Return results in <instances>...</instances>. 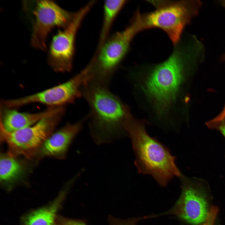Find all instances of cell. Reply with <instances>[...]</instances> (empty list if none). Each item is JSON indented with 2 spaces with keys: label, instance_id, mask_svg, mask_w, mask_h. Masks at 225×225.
Returning <instances> with one entry per match:
<instances>
[{
  "label": "cell",
  "instance_id": "ba28073f",
  "mask_svg": "<svg viewBox=\"0 0 225 225\" xmlns=\"http://www.w3.org/2000/svg\"><path fill=\"white\" fill-rule=\"evenodd\" d=\"M91 78L87 66L67 81L48 89L18 98L2 99L4 106L13 108L32 103L45 104L48 107L65 106L74 102L82 97V89Z\"/></svg>",
  "mask_w": 225,
  "mask_h": 225
},
{
  "label": "cell",
  "instance_id": "5b68a950",
  "mask_svg": "<svg viewBox=\"0 0 225 225\" xmlns=\"http://www.w3.org/2000/svg\"><path fill=\"white\" fill-rule=\"evenodd\" d=\"M65 111V106L55 107L34 125L13 132L6 130L0 122V140L7 144L8 153L15 157H32L53 133Z\"/></svg>",
  "mask_w": 225,
  "mask_h": 225
},
{
  "label": "cell",
  "instance_id": "3957f363",
  "mask_svg": "<svg viewBox=\"0 0 225 225\" xmlns=\"http://www.w3.org/2000/svg\"><path fill=\"white\" fill-rule=\"evenodd\" d=\"M147 125L144 118H136L131 110L128 112L125 130L131 140L134 163L138 172L151 175L160 186L164 187L173 178H179L182 174L176 164V157L165 145L148 134Z\"/></svg>",
  "mask_w": 225,
  "mask_h": 225
},
{
  "label": "cell",
  "instance_id": "8992f818",
  "mask_svg": "<svg viewBox=\"0 0 225 225\" xmlns=\"http://www.w3.org/2000/svg\"><path fill=\"white\" fill-rule=\"evenodd\" d=\"M138 32L135 23L131 20L124 29L108 38L101 48L95 51L88 63L93 80L108 87L128 53L132 40Z\"/></svg>",
  "mask_w": 225,
  "mask_h": 225
},
{
  "label": "cell",
  "instance_id": "9a60e30c",
  "mask_svg": "<svg viewBox=\"0 0 225 225\" xmlns=\"http://www.w3.org/2000/svg\"><path fill=\"white\" fill-rule=\"evenodd\" d=\"M124 0H107L103 4V16L98 47V50L108 38V35L115 18L127 3Z\"/></svg>",
  "mask_w": 225,
  "mask_h": 225
},
{
  "label": "cell",
  "instance_id": "7c38bea8",
  "mask_svg": "<svg viewBox=\"0 0 225 225\" xmlns=\"http://www.w3.org/2000/svg\"><path fill=\"white\" fill-rule=\"evenodd\" d=\"M55 107L34 113L21 112L0 104V122L5 129L13 132L32 126L51 112Z\"/></svg>",
  "mask_w": 225,
  "mask_h": 225
},
{
  "label": "cell",
  "instance_id": "d6986e66",
  "mask_svg": "<svg viewBox=\"0 0 225 225\" xmlns=\"http://www.w3.org/2000/svg\"><path fill=\"white\" fill-rule=\"evenodd\" d=\"M220 3L223 7L225 8V0L220 1Z\"/></svg>",
  "mask_w": 225,
  "mask_h": 225
},
{
  "label": "cell",
  "instance_id": "2e32d148",
  "mask_svg": "<svg viewBox=\"0 0 225 225\" xmlns=\"http://www.w3.org/2000/svg\"><path fill=\"white\" fill-rule=\"evenodd\" d=\"M207 127L220 132L225 138V103L220 112L213 118L205 122Z\"/></svg>",
  "mask_w": 225,
  "mask_h": 225
},
{
  "label": "cell",
  "instance_id": "9c48e42d",
  "mask_svg": "<svg viewBox=\"0 0 225 225\" xmlns=\"http://www.w3.org/2000/svg\"><path fill=\"white\" fill-rule=\"evenodd\" d=\"M95 3V1H91L76 12L70 24L62 30H59L53 37L48 62L55 72H67L72 70L77 34L84 18Z\"/></svg>",
  "mask_w": 225,
  "mask_h": 225
},
{
  "label": "cell",
  "instance_id": "ac0fdd59",
  "mask_svg": "<svg viewBox=\"0 0 225 225\" xmlns=\"http://www.w3.org/2000/svg\"><path fill=\"white\" fill-rule=\"evenodd\" d=\"M57 225H87L85 221L82 220L61 218Z\"/></svg>",
  "mask_w": 225,
  "mask_h": 225
},
{
  "label": "cell",
  "instance_id": "8fae6325",
  "mask_svg": "<svg viewBox=\"0 0 225 225\" xmlns=\"http://www.w3.org/2000/svg\"><path fill=\"white\" fill-rule=\"evenodd\" d=\"M87 120L88 116L86 115L76 122L67 123L53 133L39 151L40 155L59 159L65 158L72 142L82 130L84 122Z\"/></svg>",
  "mask_w": 225,
  "mask_h": 225
},
{
  "label": "cell",
  "instance_id": "4fadbf2b",
  "mask_svg": "<svg viewBox=\"0 0 225 225\" xmlns=\"http://www.w3.org/2000/svg\"><path fill=\"white\" fill-rule=\"evenodd\" d=\"M66 192L62 191L49 205L33 210L22 218L21 225H57L58 212L65 197Z\"/></svg>",
  "mask_w": 225,
  "mask_h": 225
},
{
  "label": "cell",
  "instance_id": "5bb4252c",
  "mask_svg": "<svg viewBox=\"0 0 225 225\" xmlns=\"http://www.w3.org/2000/svg\"><path fill=\"white\" fill-rule=\"evenodd\" d=\"M24 172L22 163L14 157L2 153L0 159L1 183L7 188H10L22 177Z\"/></svg>",
  "mask_w": 225,
  "mask_h": 225
},
{
  "label": "cell",
  "instance_id": "7a4b0ae2",
  "mask_svg": "<svg viewBox=\"0 0 225 225\" xmlns=\"http://www.w3.org/2000/svg\"><path fill=\"white\" fill-rule=\"evenodd\" d=\"M87 102L90 134L98 145L112 142L127 135L125 130L129 107L108 87L90 79L82 89Z\"/></svg>",
  "mask_w": 225,
  "mask_h": 225
},
{
  "label": "cell",
  "instance_id": "277c9868",
  "mask_svg": "<svg viewBox=\"0 0 225 225\" xmlns=\"http://www.w3.org/2000/svg\"><path fill=\"white\" fill-rule=\"evenodd\" d=\"M155 9L136 16L141 31L153 28L163 30L174 45L181 38L184 28L197 15L201 3L198 0H148Z\"/></svg>",
  "mask_w": 225,
  "mask_h": 225
},
{
  "label": "cell",
  "instance_id": "e0dca14e",
  "mask_svg": "<svg viewBox=\"0 0 225 225\" xmlns=\"http://www.w3.org/2000/svg\"><path fill=\"white\" fill-rule=\"evenodd\" d=\"M141 220L140 217L132 218L126 219H122L117 218L112 219L109 225H136Z\"/></svg>",
  "mask_w": 225,
  "mask_h": 225
},
{
  "label": "cell",
  "instance_id": "ffe728a7",
  "mask_svg": "<svg viewBox=\"0 0 225 225\" xmlns=\"http://www.w3.org/2000/svg\"><path fill=\"white\" fill-rule=\"evenodd\" d=\"M220 60L222 61H225V53L220 58Z\"/></svg>",
  "mask_w": 225,
  "mask_h": 225
},
{
  "label": "cell",
  "instance_id": "52a82bcc",
  "mask_svg": "<svg viewBox=\"0 0 225 225\" xmlns=\"http://www.w3.org/2000/svg\"><path fill=\"white\" fill-rule=\"evenodd\" d=\"M182 192L175 205L161 215L174 216L191 225L203 224L210 208L207 199V185L205 181L197 178L179 177Z\"/></svg>",
  "mask_w": 225,
  "mask_h": 225
},
{
  "label": "cell",
  "instance_id": "6da1fadb",
  "mask_svg": "<svg viewBox=\"0 0 225 225\" xmlns=\"http://www.w3.org/2000/svg\"><path fill=\"white\" fill-rule=\"evenodd\" d=\"M174 45L165 60L129 68L126 78L148 125L177 132L189 121L190 89L200 50L189 39Z\"/></svg>",
  "mask_w": 225,
  "mask_h": 225
},
{
  "label": "cell",
  "instance_id": "30bf717a",
  "mask_svg": "<svg viewBox=\"0 0 225 225\" xmlns=\"http://www.w3.org/2000/svg\"><path fill=\"white\" fill-rule=\"evenodd\" d=\"M76 12H72L61 8L50 0L36 1L33 13L34 20L31 40L34 48L45 51L48 36L54 28L63 29L73 20Z\"/></svg>",
  "mask_w": 225,
  "mask_h": 225
}]
</instances>
